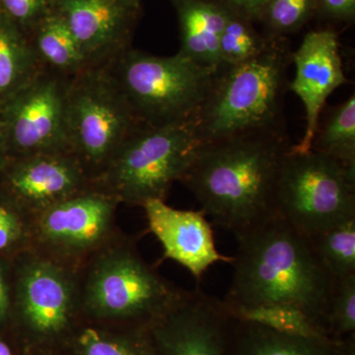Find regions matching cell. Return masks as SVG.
Listing matches in <instances>:
<instances>
[{
  "label": "cell",
  "mask_w": 355,
  "mask_h": 355,
  "mask_svg": "<svg viewBox=\"0 0 355 355\" xmlns=\"http://www.w3.org/2000/svg\"><path fill=\"white\" fill-rule=\"evenodd\" d=\"M288 133H254L202 144L181 180L212 223L239 237L277 214Z\"/></svg>",
  "instance_id": "1"
},
{
  "label": "cell",
  "mask_w": 355,
  "mask_h": 355,
  "mask_svg": "<svg viewBox=\"0 0 355 355\" xmlns=\"http://www.w3.org/2000/svg\"><path fill=\"white\" fill-rule=\"evenodd\" d=\"M236 239L232 280L224 302L295 306L326 330L336 282L320 261L311 236L275 214Z\"/></svg>",
  "instance_id": "2"
},
{
  "label": "cell",
  "mask_w": 355,
  "mask_h": 355,
  "mask_svg": "<svg viewBox=\"0 0 355 355\" xmlns=\"http://www.w3.org/2000/svg\"><path fill=\"white\" fill-rule=\"evenodd\" d=\"M292 53L286 38L243 64L217 69L193 119L200 144L254 135L287 132L284 99Z\"/></svg>",
  "instance_id": "3"
},
{
  "label": "cell",
  "mask_w": 355,
  "mask_h": 355,
  "mask_svg": "<svg viewBox=\"0 0 355 355\" xmlns=\"http://www.w3.org/2000/svg\"><path fill=\"white\" fill-rule=\"evenodd\" d=\"M80 291L81 318L95 323L148 328L183 295L144 260L128 240L92 257Z\"/></svg>",
  "instance_id": "4"
},
{
  "label": "cell",
  "mask_w": 355,
  "mask_h": 355,
  "mask_svg": "<svg viewBox=\"0 0 355 355\" xmlns=\"http://www.w3.org/2000/svg\"><path fill=\"white\" fill-rule=\"evenodd\" d=\"M144 125L193 121L216 70L177 53L157 57L132 46L103 65Z\"/></svg>",
  "instance_id": "5"
},
{
  "label": "cell",
  "mask_w": 355,
  "mask_h": 355,
  "mask_svg": "<svg viewBox=\"0 0 355 355\" xmlns=\"http://www.w3.org/2000/svg\"><path fill=\"white\" fill-rule=\"evenodd\" d=\"M200 146L193 121L141 125L93 180L92 186L128 205L165 200L173 184L183 179Z\"/></svg>",
  "instance_id": "6"
},
{
  "label": "cell",
  "mask_w": 355,
  "mask_h": 355,
  "mask_svg": "<svg viewBox=\"0 0 355 355\" xmlns=\"http://www.w3.org/2000/svg\"><path fill=\"white\" fill-rule=\"evenodd\" d=\"M17 268L16 338L29 354L62 352L81 319L76 270L29 248Z\"/></svg>",
  "instance_id": "7"
},
{
  "label": "cell",
  "mask_w": 355,
  "mask_h": 355,
  "mask_svg": "<svg viewBox=\"0 0 355 355\" xmlns=\"http://www.w3.org/2000/svg\"><path fill=\"white\" fill-rule=\"evenodd\" d=\"M64 125L67 149L93 182L141 123L99 67L69 79Z\"/></svg>",
  "instance_id": "8"
},
{
  "label": "cell",
  "mask_w": 355,
  "mask_h": 355,
  "mask_svg": "<svg viewBox=\"0 0 355 355\" xmlns=\"http://www.w3.org/2000/svg\"><path fill=\"white\" fill-rule=\"evenodd\" d=\"M277 214L312 236L355 218V172L314 150L287 154Z\"/></svg>",
  "instance_id": "9"
},
{
  "label": "cell",
  "mask_w": 355,
  "mask_h": 355,
  "mask_svg": "<svg viewBox=\"0 0 355 355\" xmlns=\"http://www.w3.org/2000/svg\"><path fill=\"white\" fill-rule=\"evenodd\" d=\"M120 202L94 187L30 216V246L76 270L112 243Z\"/></svg>",
  "instance_id": "10"
},
{
  "label": "cell",
  "mask_w": 355,
  "mask_h": 355,
  "mask_svg": "<svg viewBox=\"0 0 355 355\" xmlns=\"http://www.w3.org/2000/svg\"><path fill=\"white\" fill-rule=\"evenodd\" d=\"M69 79L42 67L0 104V128L8 157L69 151L64 114Z\"/></svg>",
  "instance_id": "11"
},
{
  "label": "cell",
  "mask_w": 355,
  "mask_h": 355,
  "mask_svg": "<svg viewBox=\"0 0 355 355\" xmlns=\"http://www.w3.org/2000/svg\"><path fill=\"white\" fill-rule=\"evenodd\" d=\"M236 320L200 287L148 327L156 355H233Z\"/></svg>",
  "instance_id": "12"
},
{
  "label": "cell",
  "mask_w": 355,
  "mask_h": 355,
  "mask_svg": "<svg viewBox=\"0 0 355 355\" xmlns=\"http://www.w3.org/2000/svg\"><path fill=\"white\" fill-rule=\"evenodd\" d=\"M91 187L69 151L8 157L0 171V193L29 217Z\"/></svg>",
  "instance_id": "13"
},
{
  "label": "cell",
  "mask_w": 355,
  "mask_h": 355,
  "mask_svg": "<svg viewBox=\"0 0 355 355\" xmlns=\"http://www.w3.org/2000/svg\"><path fill=\"white\" fill-rule=\"evenodd\" d=\"M89 67L108 64L132 46L142 13L141 0H55Z\"/></svg>",
  "instance_id": "14"
},
{
  "label": "cell",
  "mask_w": 355,
  "mask_h": 355,
  "mask_svg": "<svg viewBox=\"0 0 355 355\" xmlns=\"http://www.w3.org/2000/svg\"><path fill=\"white\" fill-rule=\"evenodd\" d=\"M295 76L288 89L298 96L305 109L304 135L295 153L311 150L320 116L331 93L347 83L343 70L338 35L331 29L308 33L295 53H292Z\"/></svg>",
  "instance_id": "15"
},
{
  "label": "cell",
  "mask_w": 355,
  "mask_h": 355,
  "mask_svg": "<svg viewBox=\"0 0 355 355\" xmlns=\"http://www.w3.org/2000/svg\"><path fill=\"white\" fill-rule=\"evenodd\" d=\"M141 207L149 231L162 245L163 260L180 263L198 282L214 263H232L233 257L217 250L211 223L202 210L173 209L162 200H147Z\"/></svg>",
  "instance_id": "16"
},
{
  "label": "cell",
  "mask_w": 355,
  "mask_h": 355,
  "mask_svg": "<svg viewBox=\"0 0 355 355\" xmlns=\"http://www.w3.org/2000/svg\"><path fill=\"white\" fill-rule=\"evenodd\" d=\"M176 11L181 46L178 53L217 71L219 42L228 9L214 0H170Z\"/></svg>",
  "instance_id": "17"
},
{
  "label": "cell",
  "mask_w": 355,
  "mask_h": 355,
  "mask_svg": "<svg viewBox=\"0 0 355 355\" xmlns=\"http://www.w3.org/2000/svg\"><path fill=\"white\" fill-rule=\"evenodd\" d=\"M233 355H355V336L302 338L236 321Z\"/></svg>",
  "instance_id": "18"
},
{
  "label": "cell",
  "mask_w": 355,
  "mask_h": 355,
  "mask_svg": "<svg viewBox=\"0 0 355 355\" xmlns=\"http://www.w3.org/2000/svg\"><path fill=\"white\" fill-rule=\"evenodd\" d=\"M64 355H156L148 328L99 324L81 318Z\"/></svg>",
  "instance_id": "19"
},
{
  "label": "cell",
  "mask_w": 355,
  "mask_h": 355,
  "mask_svg": "<svg viewBox=\"0 0 355 355\" xmlns=\"http://www.w3.org/2000/svg\"><path fill=\"white\" fill-rule=\"evenodd\" d=\"M27 36L44 69L67 78L90 69L73 34L55 9L33 28Z\"/></svg>",
  "instance_id": "20"
},
{
  "label": "cell",
  "mask_w": 355,
  "mask_h": 355,
  "mask_svg": "<svg viewBox=\"0 0 355 355\" xmlns=\"http://www.w3.org/2000/svg\"><path fill=\"white\" fill-rule=\"evenodd\" d=\"M41 69L27 35L0 13V104Z\"/></svg>",
  "instance_id": "21"
},
{
  "label": "cell",
  "mask_w": 355,
  "mask_h": 355,
  "mask_svg": "<svg viewBox=\"0 0 355 355\" xmlns=\"http://www.w3.org/2000/svg\"><path fill=\"white\" fill-rule=\"evenodd\" d=\"M311 150L335 159L355 172V95L326 110L320 118Z\"/></svg>",
  "instance_id": "22"
},
{
  "label": "cell",
  "mask_w": 355,
  "mask_h": 355,
  "mask_svg": "<svg viewBox=\"0 0 355 355\" xmlns=\"http://www.w3.org/2000/svg\"><path fill=\"white\" fill-rule=\"evenodd\" d=\"M226 307L231 317L242 323L257 324L287 336L330 338L321 324L295 306L272 303L251 306L226 304Z\"/></svg>",
  "instance_id": "23"
},
{
  "label": "cell",
  "mask_w": 355,
  "mask_h": 355,
  "mask_svg": "<svg viewBox=\"0 0 355 355\" xmlns=\"http://www.w3.org/2000/svg\"><path fill=\"white\" fill-rule=\"evenodd\" d=\"M254 23L228 9L227 20L219 42V69L243 64L258 57L275 41L259 32Z\"/></svg>",
  "instance_id": "24"
},
{
  "label": "cell",
  "mask_w": 355,
  "mask_h": 355,
  "mask_svg": "<svg viewBox=\"0 0 355 355\" xmlns=\"http://www.w3.org/2000/svg\"><path fill=\"white\" fill-rule=\"evenodd\" d=\"M311 238L320 261L336 282L355 275V218Z\"/></svg>",
  "instance_id": "25"
},
{
  "label": "cell",
  "mask_w": 355,
  "mask_h": 355,
  "mask_svg": "<svg viewBox=\"0 0 355 355\" xmlns=\"http://www.w3.org/2000/svg\"><path fill=\"white\" fill-rule=\"evenodd\" d=\"M315 14L316 0H268L257 22L266 38L279 40L298 32Z\"/></svg>",
  "instance_id": "26"
},
{
  "label": "cell",
  "mask_w": 355,
  "mask_h": 355,
  "mask_svg": "<svg viewBox=\"0 0 355 355\" xmlns=\"http://www.w3.org/2000/svg\"><path fill=\"white\" fill-rule=\"evenodd\" d=\"M324 327L335 340L355 336V275L336 282Z\"/></svg>",
  "instance_id": "27"
},
{
  "label": "cell",
  "mask_w": 355,
  "mask_h": 355,
  "mask_svg": "<svg viewBox=\"0 0 355 355\" xmlns=\"http://www.w3.org/2000/svg\"><path fill=\"white\" fill-rule=\"evenodd\" d=\"M30 246V217L0 193V253Z\"/></svg>",
  "instance_id": "28"
},
{
  "label": "cell",
  "mask_w": 355,
  "mask_h": 355,
  "mask_svg": "<svg viewBox=\"0 0 355 355\" xmlns=\"http://www.w3.org/2000/svg\"><path fill=\"white\" fill-rule=\"evenodd\" d=\"M55 0H0V13L28 34L55 10Z\"/></svg>",
  "instance_id": "29"
},
{
  "label": "cell",
  "mask_w": 355,
  "mask_h": 355,
  "mask_svg": "<svg viewBox=\"0 0 355 355\" xmlns=\"http://www.w3.org/2000/svg\"><path fill=\"white\" fill-rule=\"evenodd\" d=\"M317 13L336 22H354L355 0H316Z\"/></svg>",
  "instance_id": "30"
},
{
  "label": "cell",
  "mask_w": 355,
  "mask_h": 355,
  "mask_svg": "<svg viewBox=\"0 0 355 355\" xmlns=\"http://www.w3.org/2000/svg\"><path fill=\"white\" fill-rule=\"evenodd\" d=\"M214 1L218 2L229 10L245 16L256 23L268 0H214Z\"/></svg>",
  "instance_id": "31"
},
{
  "label": "cell",
  "mask_w": 355,
  "mask_h": 355,
  "mask_svg": "<svg viewBox=\"0 0 355 355\" xmlns=\"http://www.w3.org/2000/svg\"><path fill=\"white\" fill-rule=\"evenodd\" d=\"M12 312L10 287L7 279L6 263L0 260V328L8 324Z\"/></svg>",
  "instance_id": "32"
},
{
  "label": "cell",
  "mask_w": 355,
  "mask_h": 355,
  "mask_svg": "<svg viewBox=\"0 0 355 355\" xmlns=\"http://www.w3.org/2000/svg\"><path fill=\"white\" fill-rule=\"evenodd\" d=\"M17 338H11L0 336V355H29Z\"/></svg>",
  "instance_id": "33"
},
{
  "label": "cell",
  "mask_w": 355,
  "mask_h": 355,
  "mask_svg": "<svg viewBox=\"0 0 355 355\" xmlns=\"http://www.w3.org/2000/svg\"><path fill=\"white\" fill-rule=\"evenodd\" d=\"M8 154H7V149L6 141H4L3 135H2L1 128H0V171L6 164Z\"/></svg>",
  "instance_id": "34"
},
{
  "label": "cell",
  "mask_w": 355,
  "mask_h": 355,
  "mask_svg": "<svg viewBox=\"0 0 355 355\" xmlns=\"http://www.w3.org/2000/svg\"><path fill=\"white\" fill-rule=\"evenodd\" d=\"M29 355H64L62 352H34Z\"/></svg>",
  "instance_id": "35"
}]
</instances>
